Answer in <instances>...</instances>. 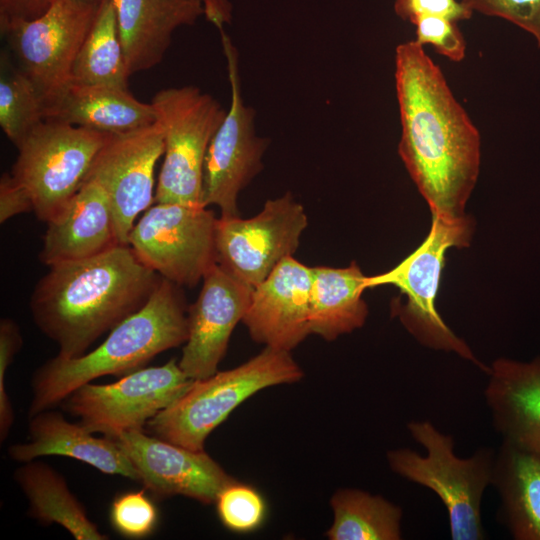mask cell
I'll use <instances>...</instances> for the list:
<instances>
[{"mask_svg": "<svg viewBox=\"0 0 540 540\" xmlns=\"http://www.w3.org/2000/svg\"><path fill=\"white\" fill-rule=\"evenodd\" d=\"M398 153L434 216H464L480 168V135L441 69L415 40L395 52Z\"/></svg>", "mask_w": 540, "mask_h": 540, "instance_id": "6da1fadb", "label": "cell"}, {"mask_svg": "<svg viewBox=\"0 0 540 540\" xmlns=\"http://www.w3.org/2000/svg\"><path fill=\"white\" fill-rule=\"evenodd\" d=\"M49 268L32 292L30 309L37 327L57 344V356L65 359L85 354L142 308L162 280L124 244Z\"/></svg>", "mask_w": 540, "mask_h": 540, "instance_id": "7a4b0ae2", "label": "cell"}, {"mask_svg": "<svg viewBox=\"0 0 540 540\" xmlns=\"http://www.w3.org/2000/svg\"><path fill=\"white\" fill-rule=\"evenodd\" d=\"M187 336L179 286L162 278L147 303L116 325L97 348L77 358L56 356L36 370L28 417L60 405L75 389L99 377L142 368L156 355L185 344Z\"/></svg>", "mask_w": 540, "mask_h": 540, "instance_id": "3957f363", "label": "cell"}, {"mask_svg": "<svg viewBox=\"0 0 540 540\" xmlns=\"http://www.w3.org/2000/svg\"><path fill=\"white\" fill-rule=\"evenodd\" d=\"M407 429L425 455L410 448L387 452L390 469L402 478L428 488L444 504L452 540H483L481 504L491 486L496 451L478 448L472 456L458 457L454 439L427 420H413Z\"/></svg>", "mask_w": 540, "mask_h": 540, "instance_id": "277c9868", "label": "cell"}, {"mask_svg": "<svg viewBox=\"0 0 540 540\" xmlns=\"http://www.w3.org/2000/svg\"><path fill=\"white\" fill-rule=\"evenodd\" d=\"M303 377L290 351L266 346L247 362L194 380L189 389L146 424L153 436L191 450H204L209 434L247 398Z\"/></svg>", "mask_w": 540, "mask_h": 540, "instance_id": "5b68a950", "label": "cell"}, {"mask_svg": "<svg viewBox=\"0 0 540 540\" xmlns=\"http://www.w3.org/2000/svg\"><path fill=\"white\" fill-rule=\"evenodd\" d=\"M473 229L470 216L447 221L432 215L430 231L418 248L389 271L367 276L366 286L367 289L383 285L399 288L407 301L393 306V316L399 318L419 343L435 350L454 352L488 374L490 367L475 357L435 307L445 253L451 247L469 246Z\"/></svg>", "mask_w": 540, "mask_h": 540, "instance_id": "8992f818", "label": "cell"}, {"mask_svg": "<svg viewBox=\"0 0 540 540\" xmlns=\"http://www.w3.org/2000/svg\"><path fill=\"white\" fill-rule=\"evenodd\" d=\"M150 103L164 138L154 201L201 205L206 151L227 111L193 85L162 89Z\"/></svg>", "mask_w": 540, "mask_h": 540, "instance_id": "52a82bcc", "label": "cell"}, {"mask_svg": "<svg viewBox=\"0 0 540 540\" xmlns=\"http://www.w3.org/2000/svg\"><path fill=\"white\" fill-rule=\"evenodd\" d=\"M108 134L44 120L17 146L11 174L29 193L40 221L49 222L78 191Z\"/></svg>", "mask_w": 540, "mask_h": 540, "instance_id": "ba28073f", "label": "cell"}, {"mask_svg": "<svg viewBox=\"0 0 540 540\" xmlns=\"http://www.w3.org/2000/svg\"><path fill=\"white\" fill-rule=\"evenodd\" d=\"M216 221L202 205L156 203L134 224L128 245L162 278L194 287L218 263Z\"/></svg>", "mask_w": 540, "mask_h": 540, "instance_id": "9c48e42d", "label": "cell"}, {"mask_svg": "<svg viewBox=\"0 0 540 540\" xmlns=\"http://www.w3.org/2000/svg\"><path fill=\"white\" fill-rule=\"evenodd\" d=\"M193 381L173 358L160 366L132 371L114 383H86L61 404L90 432L112 437L143 430L148 421L181 397Z\"/></svg>", "mask_w": 540, "mask_h": 540, "instance_id": "30bf717a", "label": "cell"}, {"mask_svg": "<svg viewBox=\"0 0 540 540\" xmlns=\"http://www.w3.org/2000/svg\"><path fill=\"white\" fill-rule=\"evenodd\" d=\"M100 5L54 0L36 19L0 24L1 33L17 58L19 68L36 86L44 106L70 83L74 60Z\"/></svg>", "mask_w": 540, "mask_h": 540, "instance_id": "8fae6325", "label": "cell"}, {"mask_svg": "<svg viewBox=\"0 0 540 540\" xmlns=\"http://www.w3.org/2000/svg\"><path fill=\"white\" fill-rule=\"evenodd\" d=\"M222 44L228 63L231 105L206 151L201 205L217 206L221 216H238L239 193L262 170V158L269 145L255 130V110L241 95L237 52L224 31Z\"/></svg>", "mask_w": 540, "mask_h": 540, "instance_id": "7c38bea8", "label": "cell"}, {"mask_svg": "<svg viewBox=\"0 0 540 540\" xmlns=\"http://www.w3.org/2000/svg\"><path fill=\"white\" fill-rule=\"evenodd\" d=\"M307 225L303 206L289 192L267 200L252 218L220 216L215 228L218 264L254 288L293 256Z\"/></svg>", "mask_w": 540, "mask_h": 540, "instance_id": "4fadbf2b", "label": "cell"}, {"mask_svg": "<svg viewBox=\"0 0 540 540\" xmlns=\"http://www.w3.org/2000/svg\"><path fill=\"white\" fill-rule=\"evenodd\" d=\"M164 153L161 125L109 133L84 181L98 183L110 201L120 244L128 245L137 216L154 201V169Z\"/></svg>", "mask_w": 540, "mask_h": 540, "instance_id": "5bb4252c", "label": "cell"}, {"mask_svg": "<svg viewBox=\"0 0 540 540\" xmlns=\"http://www.w3.org/2000/svg\"><path fill=\"white\" fill-rule=\"evenodd\" d=\"M110 438L121 446L140 482L157 498L180 495L209 505L235 480L205 450H191L144 430H130Z\"/></svg>", "mask_w": 540, "mask_h": 540, "instance_id": "9a60e30c", "label": "cell"}, {"mask_svg": "<svg viewBox=\"0 0 540 540\" xmlns=\"http://www.w3.org/2000/svg\"><path fill=\"white\" fill-rule=\"evenodd\" d=\"M202 280L199 296L188 310V336L178 361L192 380L217 372L231 334L246 314L253 291V287L218 263Z\"/></svg>", "mask_w": 540, "mask_h": 540, "instance_id": "2e32d148", "label": "cell"}, {"mask_svg": "<svg viewBox=\"0 0 540 540\" xmlns=\"http://www.w3.org/2000/svg\"><path fill=\"white\" fill-rule=\"evenodd\" d=\"M312 267L284 258L253 288L242 322L268 347L291 351L309 334Z\"/></svg>", "mask_w": 540, "mask_h": 540, "instance_id": "e0dca14e", "label": "cell"}, {"mask_svg": "<svg viewBox=\"0 0 540 540\" xmlns=\"http://www.w3.org/2000/svg\"><path fill=\"white\" fill-rule=\"evenodd\" d=\"M47 224L39 260L47 266L100 254L120 244L108 196L86 180Z\"/></svg>", "mask_w": 540, "mask_h": 540, "instance_id": "ac0fdd59", "label": "cell"}, {"mask_svg": "<svg viewBox=\"0 0 540 540\" xmlns=\"http://www.w3.org/2000/svg\"><path fill=\"white\" fill-rule=\"evenodd\" d=\"M8 454L21 463L42 456L69 457L104 474L140 482L135 466L114 439L95 437L80 423H71L52 409L29 417L28 441L11 445Z\"/></svg>", "mask_w": 540, "mask_h": 540, "instance_id": "d6986e66", "label": "cell"}, {"mask_svg": "<svg viewBox=\"0 0 540 540\" xmlns=\"http://www.w3.org/2000/svg\"><path fill=\"white\" fill-rule=\"evenodd\" d=\"M489 367L484 398L495 430L502 439L540 453V357L498 358Z\"/></svg>", "mask_w": 540, "mask_h": 540, "instance_id": "ffe728a7", "label": "cell"}, {"mask_svg": "<svg viewBox=\"0 0 540 540\" xmlns=\"http://www.w3.org/2000/svg\"><path fill=\"white\" fill-rule=\"evenodd\" d=\"M130 74L159 64L181 26L204 14L203 0H113Z\"/></svg>", "mask_w": 540, "mask_h": 540, "instance_id": "44dd1931", "label": "cell"}, {"mask_svg": "<svg viewBox=\"0 0 540 540\" xmlns=\"http://www.w3.org/2000/svg\"><path fill=\"white\" fill-rule=\"evenodd\" d=\"M44 120L119 133L151 125L156 117L151 103L139 101L127 88L70 82L45 104Z\"/></svg>", "mask_w": 540, "mask_h": 540, "instance_id": "7402d4cb", "label": "cell"}, {"mask_svg": "<svg viewBox=\"0 0 540 540\" xmlns=\"http://www.w3.org/2000/svg\"><path fill=\"white\" fill-rule=\"evenodd\" d=\"M491 486L499 520L515 540H540V453L502 439Z\"/></svg>", "mask_w": 540, "mask_h": 540, "instance_id": "603a6c76", "label": "cell"}, {"mask_svg": "<svg viewBox=\"0 0 540 540\" xmlns=\"http://www.w3.org/2000/svg\"><path fill=\"white\" fill-rule=\"evenodd\" d=\"M366 278L354 261L345 268L312 267L311 334L332 341L364 325L368 315L362 298L367 289Z\"/></svg>", "mask_w": 540, "mask_h": 540, "instance_id": "cb8c5ba5", "label": "cell"}, {"mask_svg": "<svg viewBox=\"0 0 540 540\" xmlns=\"http://www.w3.org/2000/svg\"><path fill=\"white\" fill-rule=\"evenodd\" d=\"M14 478L29 502V515L43 525L58 524L77 540H107L71 492L65 478L46 463L23 462Z\"/></svg>", "mask_w": 540, "mask_h": 540, "instance_id": "d4e9b609", "label": "cell"}, {"mask_svg": "<svg viewBox=\"0 0 540 540\" xmlns=\"http://www.w3.org/2000/svg\"><path fill=\"white\" fill-rule=\"evenodd\" d=\"M331 540H400L402 509L382 496L352 488L331 497Z\"/></svg>", "mask_w": 540, "mask_h": 540, "instance_id": "484cf974", "label": "cell"}, {"mask_svg": "<svg viewBox=\"0 0 540 540\" xmlns=\"http://www.w3.org/2000/svg\"><path fill=\"white\" fill-rule=\"evenodd\" d=\"M130 76L113 0H102L96 19L74 60L70 82L127 88Z\"/></svg>", "mask_w": 540, "mask_h": 540, "instance_id": "4316f807", "label": "cell"}, {"mask_svg": "<svg viewBox=\"0 0 540 540\" xmlns=\"http://www.w3.org/2000/svg\"><path fill=\"white\" fill-rule=\"evenodd\" d=\"M0 126L17 147L44 121V101L31 79L7 53L0 61Z\"/></svg>", "mask_w": 540, "mask_h": 540, "instance_id": "83f0119b", "label": "cell"}, {"mask_svg": "<svg viewBox=\"0 0 540 540\" xmlns=\"http://www.w3.org/2000/svg\"><path fill=\"white\" fill-rule=\"evenodd\" d=\"M215 504L220 521L233 532L254 531L265 520L266 504L262 495L236 479L219 492Z\"/></svg>", "mask_w": 540, "mask_h": 540, "instance_id": "f1b7e54d", "label": "cell"}, {"mask_svg": "<svg viewBox=\"0 0 540 540\" xmlns=\"http://www.w3.org/2000/svg\"><path fill=\"white\" fill-rule=\"evenodd\" d=\"M114 529L129 538H143L153 533L158 522V510L142 491L117 495L110 507Z\"/></svg>", "mask_w": 540, "mask_h": 540, "instance_id": "f546056e", "label": "cell"}, {"mask_svg": "<svg viewBox=\"0 0 540 540\" xmlns=\"http://www.w3.org/2000/svg\"><path fill=\"white\" fill-rule=\"evenodd\" d=\"M413 25L415 41L421 46L429 44L451 61L460 62L465 58L466 41L457 22L439 16H423Z\"/></svg>", "mask_w": 540, "mask_h": 540, "instance_id": "4dcf8cb0", "label": "cell"}, {"mask_svg": "<svg viewBox=\"0 0 540 540\" xmlns=\"http://www.w3.org/2000/svg\"><path fill=\"white\" fill-rule=\"evenodd\" d=\"M471 11L503 18L534 36L540 47V0H462Z\"/></svg>", "mask_w": 540, "mask_h": 540, "instance_id": "1f68e13d", "label": "cell"}, {"mask_svg": "<svg viewBox=\"0 0 540 540\" xmlns=\"http://www.w3.org/2000/svg\"><path fill=\"white\" fill-rule=\"evenodd\" d=\"M394 11L412 24L423 16H439L458 22L468 20L473 14L457 0H395Z\"/></svg>", "mask_w": 540, "mask_h": 540, "instance_id": "d6a6232c", "label": "cell"}, {"mask_svg": "<svg viewBox=\"0 0 540 540\" xmlns=\"http://www.w3.org/2000/svg\"><path fill=\"white\" fill-rule=\"evenodd\" d=\"M33 210V202L26 189L11 173H3L0 179V222Z\"/></svg>", "mask_w": 540, "mask_h": 540, "instance_id": "836d02e7", "label": "cell"}, {"mask_svg": "<svg viewBox=\"0 0 540 540\" xmlns=\"http://www.w3.org/2000/svg\"><path fill=\"white\" fill-rule=\"evenodd\" d=\"M54 0H0V24L33 20L44 14Z\"/></svg>", "mask_w": 540, "mask_h": 540, "instance_id": "e575fe53", "label": "cell"}, {"mask_svg": "<svg viewBox=\"0 0 540 540\" xmlns=\"http://www.w3.org/2000/svg\"><path fill=\"white\" fill-rule=\"evenodd\" d=\"M203 10L206 18L219 30L230 19V5L228 0H203Z\"/></svg>", "mask_w": 540, "mask_h": 540, "instance_id": "d590c367", "label": "cell"}, {"mask_svg": "<svg viewBox=\"0 0 540 540\" xmlns=\"http://www.w3.org/2000/svg\"><path fill=\"white\" fill-rule=\"evenodd\" d=\"M87 4L100 5L102 0H78Z\"/></svg>", "mask_w": 540, "mask_h": 540, "instance_id": "8d00e7d4", "label": "cell"}]
</instances>
